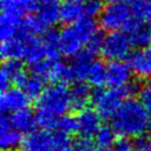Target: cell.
Instances as JSON below:
<instances>
[{
    "label": "cell",
    "instance_id": "cell-1",
    "mask_svg": "<svg viewBox=\"0 0 151 151\" xmlns=\"http://www.w3.org/2000/svg\"><path fill=\"white\" fill-rule=\"evenodd\" d=\"M71 106V93L63 84L46 87L37 103V122L43 129L55 128L61 117L66 115Z\"/></svg>",
    "mask_w": 151,
    "mask_h": 151
},
{
    "label": "cell",
    "instance_id": "cell-2",
    "mask_svg": "<svg viewBox=\"0 0 151 151\" xmlns=\"http://www.w3.org/2000/svg\"><path fill=\"white\" fill-rule=\"evenodd\" d=\"M146 107L141 101L128 98L124 101L117 113L111 118L113 128L122 137H139L148 129V122L150 119Z\"/></svg>",
    "mask_w": 151,
    "mask_h": 151
},
{
    "label": "cell",
    "instance_id": "cell-3",
    "mask_svg": "<svg viewBox=\"0 0 151 151\" xmlns=\"http://www.w3.org/2000/svg\"><path fill=\"white\" fill-rule=\"evenodd\" d=\"M98 33L96 22L91 18L65 27L60 32V51L66 56H76L84 50L95 34Z\"/></svg>",
    "mask_w": 151,
    "mask_h": 151
},
{
    "label": "cell",
    "instance_id": "cell-4",
    "mask_svg": "<svg viewBox=\"0 0 151 151\" xmlns=\"http://www.w3.org/2000/svg\"><path fill=\"white\" fill-rule=\"evenodd\" d=\"M101 24L110 32L122 30L129 31L137 24L134 21L131 2H110L101 12Z\"/></svg>",
    "mask_w": 151,
    "mask_h": 151
},
{
    "label": "cell",
    "instance_id": "cell-5",
    "mask_svg": "<svg viewBox=\"0 0 151 151\" xmlns=\"http://www.w3.org/2000/svg\"><path fill=\"white\" fill-rule=\"evenodd\" d=\"M132 42L129 34L124 31H114L106 34L103 39L101 53L110 62L122 61L130 56Z\"/></svg>",
    "mask_w": 151,
    "mask_h": 151
},
{
    "label": "cell",
    "instance_id": "cell-6",
    "mask_svg": "<svg viewBox=\"0 0 151 151\" xmlns=\"http://www.w3.org/2000/svg\"><path fill=\"white\" fill-rule=\"evenodd\" d=\"M126 97L122 89L115 88H97L93 92L92 101L101 117L113 118Z\"/></svg>",
    "mask_w": 151,
    "mask_h": 151
},
{
    "label": "cell",
    "instance_id": "cell-7",
    "mask_svg": "<svg viewBox=\"0 0 151 151\" xmlns=\"http://www.w3.org/2000/svg\"><path fill=\"white\" fill-rule=\"evenodd\" d=\"M30 66L32 74L40 77L44 82L50 81L55 84L67 82L68 65L59 59H44Z\"/></svg>",
    "mask_w": 151,
    "mask_h": 151
},
{
    "label": "cell",
    "instance_id": "cell-8",
    "mask_svg": "<svg viewBox=\"0 0 151 151\" xmlns=\"http://www.w3.org/2000/svg\"><path fill=\"white\" fill-rule=\"evenodd\" d=\"M58 1L59 0H41L38 4L33 19L40 32L51 30L50 28L61 20V4Z\"/></svg>",
    "mask_w": 151,
    "mask_h": 151
},
{
    "label": "cell",
    "instance_id": "cell-9",
    "mask_svg": "<svg viewBox=\"0 0 151 151\" xmlns=\"http://www.w3.org/2000/svg\"><path fill=\"white\" fill-rule=\"evenodd\" d=\"M30 99L31 98L22 89L18 87H12L4 91L0 97V108L2 115L13 114L28 108Z\"/></svg>",
    "mask_w": 151,
    "mask_h": 151
},
{
    "label": "cell",
    "instance_id": "cell-10",
    "mask_svg": "<svg viewBox=\"0 0 151 151\" xmlns=\"http://www.w3.org/2000/svg\"><path fill=\"white\" fill-rule=\"evenodd\" d=\"M93 58H94V54L86 49L82 51L80 54L74 56L72 63L68 65L67 82L83 83V81H87L91 66L94 63Z\"/></svg>",
    "mask_w": 151,
    "mask_h": 151
},
{
    "label": "cell",
    "instance_id": "cell-11",
    "mask_svg": "<svg viewBox=\"0 0 151 151\" xmlns=\"http://www.w3.org/2000/svg\"><path fill=\"white\" fill-rule=\"evenodd\" d=\"M128 65L134 75L141 80L151 78V46L138 49L128 58Z\"/></svg>",
    "mask_w": 151,
    "mask_h": 151
},
{
    "label": "cell",
    "instance_id": "cell-12",
    "mask_svg": "<svg viewBox=\"0 0 151 151\" xmlns=\"http://www.w3.org/2000/svg\"><path fill=\"white\" fill-rule=\"evenodd\" d=\"M131 70L127 63L122 61L118 62H110L107 65V73H106V85L110 88L115 89H122L127 85L131 83Z\"/></svg>",
    "mask_w": 151,
    "mask_h": 151
},
{
    "label": "cell",
    "instance_id": "cell-13",
    "mask_svg": "<svg viewBox=\"0 0 151 151\" xmlns=\"http://www.w3.org/2000/svg\"><path fill=\"white\" fill-rule=\"evenodd\" d=\"M37 2L32 0H0L1 17L22 21L23 16L30 11H35Z\"/></svg>",
    "mask_w": 151,
    "mask_h": 151
},
{
    "label": "cell",
    "instance_id": "cell-14",
    "mask_svg": "<svg viewBox=\"0 0 151 151\" xmlns=\"http://www.w3.org/2000/svg\"><path fill=\"white\" fill-rule=\"evenodd\" d=\"M77 131L81 137L89 138L95 136L101 127V116L96 109L85 108L81 110L77 117Z\"/></svg>",
    "mask_w": 151,
    "mask_h": 151
},
{
    "label": "cell",
    "instance_id": "cell-15",
    "mask_svg": "<svg viewBox=\"0 0 151 151\" xmlns=\"http://www.w3.org/2000/svg\"><path fill=\"white\" fill-rule=\"evenodd\" d=\"M27 151H52L55 147L54 134L45 129L30 132L23 141Z\"/></svg>",
    "mask_w": 151,
    "mask_h": 151
},
{
    "label": "cell",
    "instance_id": "cell-16",
    "mask_svg": "<svg viewBox=\"0 0 151 151\" xmlns=\"http://www.w3.org/2000/svg\"><path fill=\"white\" fill-rule=\"evenodd\" d=\"M22 142V134L13 128L9 117L2 115L0 122V147L2 151L16 150Z\"/></svg>",
    "mask_w": 151,
    "mask_h": 151
},
{
    "label": "cell",
    "instance_id": "cell-17",
    "mask_svg": "<svg viewBox=\"0 0 151 151\" xmlns=\"http://www.w3.org/2000/svg\"><path fill=\"white\" fill-rule=\"evenodd\" d=\"M18 88L22 89L30 98H39L44 92V81L35 75H29L22 71L14 81Z\"/></svg>",
    "mask_w": 151,
    "mask_h": 151
},
{
    "label": "cell",
    "instance_id": "cell-18",
    "mask_svg": "<svg viewBox=\"0 0 151 151\" xmlns=\"http://www.w3.org/2000/svg\"><path fill=\"white\" fill-rule=\"evenodd\" d=\"M85 2L86 0H64L61 4V20L73 24L85 18Z\"/></svg>",
    "mask_w": 151,
    "mask_h": 151
},
{
    "label": "cell",
    "instance_id": "cell-19",
    "mask_svg": "<svg viewBox=\"0 0 151 151\" xmlns=\"http://www.w3.org/2000/svg\"><path fill=\"white\" fill-rule=\"evenodd\" d=\"M9 120L13 128H16L21 134L27 132L29 134L30 132L33 131L35 125H38L37 115L33 114V111L30 110L29 108L22 109V110L11 114V116L9 117Z\"/></svg>",
    "mask_w": 151,
    "mask_h": 151
},
{
    "label": "cell",
    "instance_id": "cell-20",
    "mask_svg": "<svg viewBox=\"0 0 151 151\" xmlns=\"http://www.w3.org/2000/svg\"><path fill=\"white\" fill-rule=\"evenodd\" d=\"M70 93L72 108L78 111L86 108L89 101H92L93 93L91 87L85 83H75V85L70 89Z\"/></svg>",
    "mask_w": 151,
    "mask_h": 151
},
{
    "label": "cell",
    "instance_id": "cell-21",
    "mask_svg": "<svg viewBox=\"0 0 151 151\" xmlns=\"http://www.w3.org/2000/svg\"><path fill=\"white\" fill-rule=\"evenodd\" d=\"M23 71L20 61H4L1 67V73H0V87L2 92L9 89V86L11 83H14L17 76Z\"/></svg>",
    "mask_w": 151,
    "mask_h": 151
},
{
    "label": "cell",
    "instance_id": "cell-22",
    "mask_svg": "<svg viewBox=\"0 0 151 151\" xmlns=\"http://www.w3.org/2000/svg\"><path fill=\"white\" fill-rule=\"evenodd\" d=\"M129 37L132 45L139 49L151 45V22L139 23L129 30Z\"/></svg>",
    "mask_w": 151,
    "mask_h": 151
},
{
    "label": "cell",
    "instance_id": "cell-23",
    "mask_svg": "<svg viewBox=\"0 0 151 151\" xmlns=\"http://www.w3.org/2000/svg\"><path fill=\"white\" fill-rule=\"evenodd\" d=\"M42 44L49 59H59L60 51V33L54 30H47L41 38Z\"/></svg>",
    "mask_w": 151,
    "mask_h": 151
},
{
    "label": "cell",
    "instance_id": "cell-24",
    "mask_svg": "<svg viewBox=\"0 0 151 151\" xmlns=\"http://www.w3.org/2000/svg\"><path fill=\"white\" fill-rule=\"evenodd\" d=\"M106 73L107 66L105 64L101 61H94L87 76L88 83L97 88H101L103 85L106 84Z\"/></svg>",
    "mask_w": 151,
    "mask_h": 151
},
{
    "label": "cell",
    "instance_id": "cell-25",
    "mask_svg": "<svg viewBox=\"0 0 151 151\" xmlns=\"http://www.w3.org/2000/svg\"><path fill=\"white\" fill-rule=\"evenodd\" d=\"M134 21L137 24L151 22V2L148 0L131 2Z\"/></svg>",
    "mask_w": 151,
    "mask_h": 151
},
{
    "label": "cell",
    "instance_id": "cell-26",
    "mask_svg": "<svg viewBox=\"0 0 151 151\" xmlns=\"http://www.w3.org/2000/svg\"><path fill=\"white\" fill-rule=\"evenodd\" d=\"M116 134L117 132L113 127L101 126L95 134V142L101 149H107L111 145L116 143Z\"/></svg>",
    "mask_w": 151,
    "mask_h": 151
},
{
    "label": "cell",
    "instance_id": "cell-27",
    "mask_svg": "<svg viewBox=\"0 0 151 151\" xmlns=\"http://www.w3.org/2000/svg\"><path fill=\"white\" fill-rule=\"evenodd\" d=\"M55 130L70 137V134H72L77 130V120H76V118L72 117L70 115H65L63 117H61L56 122Z\"/></svg>",
    "mask_w": 151,
    "mask_h": 151
},
{
    "label": "cell",
    "instance_id": "cell-28",
    "mask_svg": "<svg viewBox=\"0 0 151 151\" xmlns=\"http://www.w3.org/2000/svg\"><path fill=\"white\" fill-rule=\"evenodd\" d=\"M104 10L103 1L101 0H86L85 2V18L97 17L98 14H101Z\"/></svg>",
    "mask_w": 151,
    "mask_h": 151
},
{
    "label": "cell",
    "instance_id": "cell-29",
    "mask_svg": "<svg viewBox=\"0 0 151 151\" xmlns=\"http://www.w3.org/2000/svg\"><path fill=\"white\" fill-rule=\"evenodd\" d=\"M140 101L149 113H151V81L143 85L139 91Z\"/></svg>",
    "mask_w": 151,
    "mask_h": 151
},
{
    "label": "cell",
    "instance_id": "cell-30",
    "mask_svg": "<svg viewBox=\"0 0 151 151\" xmlns=\"http://www.w3.org/2000/svg\"><path fill=\"white\" fill-rule=\"evenodd\" d=\"M136 151H151V139L147 136H139L134 141Z\"/></svg>",
    "mask_w": 151,
    "mask_h": 151
},
{
    "label": "cell",
    "instance_id": "cell-31",
    "mask_svg": "<svg viewBox=\"0 0 151 151\" xmlns=\"http://www.w3.org/2000/svg\"><path fill=\"white\" fill-rule=\"evenodd\" d=\"M73 146L76 151H94L92 140L86 137H80L78 139H76Z\"/></svg>",
    "mask_w": 151,
    "mask_h": 151
},
{
    "label": "cell",
    "instance_id": "cell-32",
    "mask_svg": "<svg viewBox=\"0 0 151 151\" xmlns=\"http://www.w3.org/2000/svg\"><path fill=\"white\" fill-rule=\"evenodd\" d=\"M115 151H136L134 150V141H131L130 139L122 137L119 140L116 141L115 143Z\"/></svg>",
    "mask_w": 151,
    "mask_h": 151
},
{
    "label": "cell",
    "instance_id": "cell-33",
    "mask_svg": "<svg viewBox=\"0 0 151 151\" xmlns=\"http://www.w3.org/2000/svg\"><path fill=\"white\" fill-rule=\"evenodd\" d=\"M52 151H76L74 146H71L70 143H65V145H60V146H55Z\"/></svg>",
    "mask_w": 151,
    "mask_h": 151
},
{
    "label": "cell",
    "instance_id": "cell-34",
    "mask_svg": "<svg viewBox=\"0 0 151 151\" xmlns=\"http://www.w3.org/2000/svg\"><path fill=\"white\" fill-rule=\"evenodd\" d=\"M117 1H122V2H134V1H141V0H110V2H117Z\"/></svg>",
    "mask_w": 151,
    "mask_h": 151
},
{
    "label": "cell",
    "instance_id": "cell-35",
    "mask_svg": "<svg viewBox=\"0 0 151 151\" xmlns=\"http://www.w3.org/2000/svg\"><path fill=\"white\" fill-rule=\"evenodd\" d=\"M148 131L150 132V134H151V116H150V119H149V122H148Z\"/></svg>",
    "mask_w": 151,
    "mask_h": 151
},
{
    "label": "cell",
    "instance_id": "cell-36",
    "mask_svg": "<svg viewBox=\"0 0 151 151\" xmlns=\"http://www.w3.org/2000/svg\"><path fill=\"white\" fill-rule=\"evenodd\" d=\"M99 151H115L114 149H110V148H107V149H101Z\"/></svg>",
    "mask_w": 151,
    "mask_h": 151
},
{
    "label": "cell",
    "instance_id": "cell-37",
    "mask_svg": "<svg viewBox=\"0 0 151 151\" xmlns=\"http://www.w3.org/2000/svg\"><path fill=\"white\" fill-rule=\"evenodd\" d=\"M32 1H35V2H37V1H38V0H32Z\"/></svg>",
    "mask_w": 151,
    "mask_h": 151
},
{
    "label": "cell",
    "instance_id": "cell-38",
    "mask_svg": "<svg viewBox=\"0 0 151 151\" xmlns=\"http://www.w3.org/2000/svg\"><path fill=\"white\" fill-rule=\"evenodd\" d=\"M23 151H27V150H23Z\"/></svg>",
    "mask_w": 151,
    "mask_h": 151
},
{
    "label": "cell",
    "instance_id": "cell-39",
    "mask_svg": "<svg viewBox=\"0 0 151 151\" xmlns=\"http://www.w3.org/2000/svg\"><path fill=\"white\" fill-rule=\"evenodd\" d=\"M63 1H64V0H63Z\"/></svg>",
    "mask_w": 151,
    "mask_h": 151
}]
</instances>
